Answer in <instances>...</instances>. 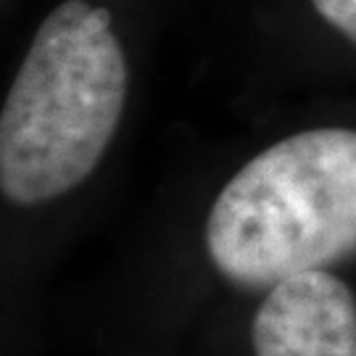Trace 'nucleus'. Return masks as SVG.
<instances>
[{
    "label": "nucleus",
    "instance_id": "1",
    "mask_svg": "<svg viewBox=\"0 0 356 356\" xmlns=\"http://www.w3.org/2000/svg\"><path fill=\"white\" fill-rule=\"evenodd\" d=\"M127 90V56L111 11L88 0L56 6L3 103V198L32 209L88 182L119 129Z\"/></svg>",
    "mask_w": 356,
    "mask_h": 356
},
{
    "label": "nucleus",
    "instance_id": "2",
    "mask_svg": "<svg viewBox=\"0 0 356 356\" xmlns=\"http://www.w3.org/2000/svg\"><path fill=\"white\" fill-rule=\"evenodd\" d=\"M204 248L245 291L356 254V129H304L248 159L211 201Z\"/></svg>",
    "mask_w": 356,
    "mask_h": 356
},
{
    "label": "nucleus",
    "instance_id": "3",
    "mask_svg": "<svg viewBox=\"0 0 356 356\" xmlns=\"http://www.w3.org/2000/svg\"><path fill=\"white\" fill-rule=\"evenodd\" d=\"M254 356H356V293L327 269L264 291L251 319Z\"/></svg>",
    "mask_w": 356,
    "mask_h": 356
},
{
    "label": "nucleus",
    "instance_id": "4",
    "mask_svg": "<svg viewBox=\"0 0 356 356\" xmlns=\"http://www.w3.org/2000/svg\"><path fill=\"white\" fill-rule=\"evenodd\" d=\"M325 24L356 45V0H312Z\"/></svg>",
    "mask_w": 356,
    "mask_h": 356
}]
</instances>
